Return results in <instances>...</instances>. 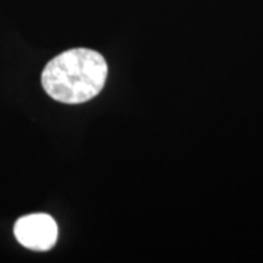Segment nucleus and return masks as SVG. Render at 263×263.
I'll return each mask as SVG.
<instances>
[{
	"mask_svg": "<svg viewBox=\"0 0 263 263\" xmlns=\"http://www.w3.org/2000/svg\"><path fill=\"white\" fill-rule=\"evenodd\" d=\"M107 73V62L98 51L72 48L48 62L43 70L41 82L53 100L81 104L100 94Z\"/></svg>",
	"mask_w": 263,
	"mask_h": 263,
	"instance_id": "nucleus-1",
	"label": "nucleus"
},
{
	"mask_svg": "<svg viewBox=\"0 0 263 263\" xmlns=\"http://www.w3.org/2000/svg\"><path fill=\"white\" fill-rule=\"evenodd\" d=\"M15 237L24 247L43 252L56 245L57 226L47 214L22 216L15 224Z\"/></svg>",
	"mask_w": 263,
	"mask_h": 263,
	"instance_id": "nucleus-2",
	"label": "nucleus"
}]
</instances>
